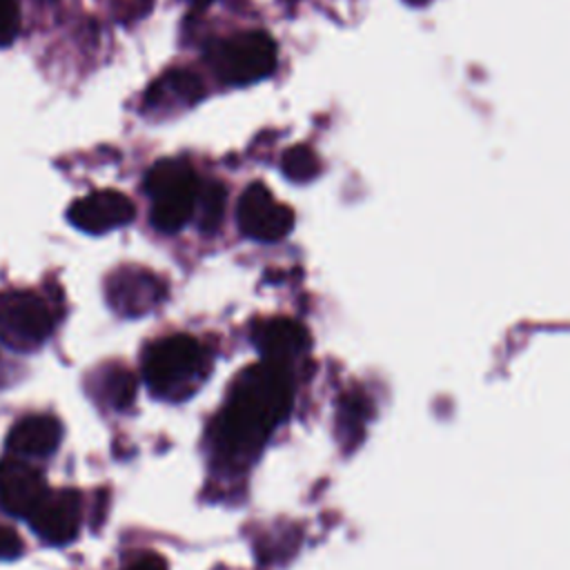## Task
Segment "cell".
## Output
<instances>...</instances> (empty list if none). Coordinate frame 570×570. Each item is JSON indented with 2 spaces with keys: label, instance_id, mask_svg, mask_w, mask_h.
I'll list each match as a JSON object with an SVG mask.
<instances>
[{
  "label": "cell",
  "instance_id": "cell-17",
  "mask_svg": "<svg viewBox=\"0 0 570 570\" xmlns=\"http://www.w3.org/2000/svg\"><path fill=\"white\" fill-rule=\"evenodd\" d=\"M20 29L18 0H0V47L9 45Z\"/></svg>",
  "mask_w": 570,
  "mask_h": 570
},
{
  "label": "cell",
  "instance_id": "cell-14",
  "mask_svg": "<svg viewBox=\"0 0 570 570\" xmlns=\"http://www.w3.org/2000/svg\"><path fill=\"white\" fill-rule=\"evenodd\" d=\"M94 394L116 410L131 405L136 396V379L127 367L107 365L94 376Z\"/></svg>",
  "mask_w": 570,
  "mask_h": 570
},
{
  "label": "cell",
  "instance_id": "cell-20",
  "mask_svg": "<svg viewBox=\"0 0 570 570\" xmlns=\"http://www.w3.org/2000/svg\"><path fill=\"white\" fill-rule=\"evenodd\" d=\"M191 4H196V7H205V4H209L212 0H189Z\"/></svg>",
  "mask_w": 570,
  "mask_h": 570
},
{
  "label": "cell",
  "instance_id": "cell-7",
  "mask_svg": "<svg viewBox=\"0 0 570 570\" xmlns=\"http://www.w3.org/2000/svg\"><path fill=\"white\" fill-rule=\"evenodd\" d=\"M107 301L122 316L149 314L165 294L163 281L138 265H122L107 276Z\"/></svg>",
  "mask_w": 570,
  "mask_h": 570
},
{
  "label": "cell",
  "instance_id": "cell-5",
  "mask_svg": "<svg viewBox=\"0 0 570 570\" xmlns=\"http://www.w3.org/2000/svg\"><path fill=\"white\" fill-rule=\"evenodd\" d=\"M53 316L42 296L27 289L0 292V341L18 352H31L51 334Z\"/></svg>",
  "mask_w": 570,
  "mask_h": 570
},
{
  "label": "cell",
  "instance_id": "cell-9",
  "mask_svg": "<svg viewBox=\"0 0 570 570\" xmlns=\"http://www.w3.org/2000/svg\"><path fill=\"white\" fill-rule=\"evenodd\" d=\"M67 216L71 225L82 232L105 234L127 225L134 218V203L120 191L102 189L78 198L69 207Z\"/></svg>",
  "mask_w": 570,
  "mask_h": 570
},
{
  "label": "cell",
  "instance_id": "cell-6",
  "mask_svg": "<svg viewBox=\"0 0 570 570\" xmlns=\"http://www.w3.org/2000/svg\"><path fill=\"white\" fill-rule=\"evenodd\" d=\"M236 216L243 234L263 243L281 240L294 225L292 209L278 203L263 183H252L243 191Z\"/></svg>",
  "mask_w": 570,
  "mask_h": 570
},
{
  "label": "cell",
  "instance_id": "cell-2",
  "mask_svg": "<svg viewBox=\"0 0 570 570\" xmlns=\"http://www.w3.org/2000/svg\"><path fill=\"white\" fill-rule=\"evenodd\" d=\"M209 367L203 345L187 334L154 341L142 356V376L149 390L163 399L189 396Z\"/></svg>",
  "mask_w": 570,
  "mask_h": 570
},
{
  "label": "cell",
  "instance_id": "cell-1",
  "mask_svg": "<svg viewBox=\"0 0 570 570\" xmlns=\"http://www.w3.org/2000/svg\"><path fill=\"white\" fill-rule=\"evenodd\" d=\"M289 405L285 363L263 361L234 383L229 403L216 423V445L232 459L252 454Z\"/></svg>",
  "mask_w": 570,
  "mask_h": 570
},
{
  "label": "cell",
  "instance_id": "cell-16",
  "mask_svg": "<svg viewBox=\"0 0 570 570\" xmlns=\"http://www.w3.org/2000/svg\"><path fill=\"white\" fill-rule=\"evenodd\" d=\"M281 167L289 180L307 183L309 178H314L318 174L321 163H318V156L314 154V149H309L305 145H294L283 154Z\"/></svg>",
  "mask_w": 570,
  "mask_h": 570
},
{
  "label": "cell",
  "instance_id": "cell-15",
  "mask_svg": "<svg viewBox=\"0 0 570 570\" xmlns=\"http://www.w3.org/2000/svg\"><path fill=\"white\" fill-rule=\"evenodd\" d=\"M225 212V189L220 183H207L205 187H198L194 216L203 232H214L223 218Z\"/></svg>",
  "mask_w": 570,
  "mask_h": 570
},
{
  "label": "cell",
  "instance_id": "cell-8",
  "mask_svg": "<svg viewBox=\"0 0 570 570\" xmlns=\"http://www.w3.org/2000/svg\"><path fill=\"white\" fill-rule=\"evenodd\" d=\"M27 519L47 543H67L78 534L80 528V494L73 490L47 492Z\"/></svg>",
  "mask_w": 570,
  "mask_h": 570
},
{
  "label": "cell",
  "instance_id": "cell-19",
  "mask_svg": "<svg viewBox=\"0 0 570 570\" xmlns=\"http://www.w3.org/2000/svg\"><path fill=\"white\" fill-rule=\"evenodd\" d=\"M127 570H167V563L158 554H142Z\"/></svg>",
  "mask_w": 570,
  "mask_h": 570
},
{
  "label": "cell",
  "instance_id": "cell-3",
  "mask_svg": "<svg viewBox=\"0 0 570 570\" xmlns=\"http://www.w3.org/2000/svg\"><path fill=\"white\" fill-rule=\"evenodd\" d=\"M145 191L151 198V223L160 232H178L194 216L198 180L183 158L158 160L145 176Z\"/></svg>",
  "mask_w": 570,
  "mask_h": 570
},
{
  "label": "cell",
  "instance_id": "cell-11",
  "mask_svg": "<svg viewBox=\"0 0 570 570\" xmlns=\"http://www.w3.org/2000/svg\"><path fill=\"white\" fill-rule=\"evenodd\" d=\"M203 96L200 78L189 69H171L156 78L145 91L142 105L147 111H174L194 105Z\"/></svg>",
  "mask_w": 570,
  "mask_h": 570
},
{
  "label": "cell",
  "instance_id": "cell-4",
  "mask_svg": "<svg viewBox=\"0 0 570 570\" xmlns=\"http://www.w3.org/2000/svg\"><path fill=\"white\" fill-rule=\"evenodd\" d=\"M209 65L227 85H249L276 67V45L263 31H243L218 40L209 49Z\"/></svg>",
  "mask_w": 570,
  "mask_h": 570
},
{
  "label": "cell",
  "instance_id": "cell-13",
  "mask_svg": "<svg viewBox=\"0 0 570 570\" xmlns=\"http://www.w3.org/2000/svg\"><path fill=\"white\" fill-rule=\"evenodd\" d=\"M254 341L267 361L285 363L287 356L296 354L307 343V334L289 318H269L256 325Z\"/></svg>",
  "mask_w": 570,
  "mask_h": 570
},
{
  "label": "cell",
  "instance_id": "cell-10",
  "mask_svg": "<svg viewBox=\"0 0 570 570\" xmlns=\"http://www.w3.org/2000/svg\"><path fill=\"white\" fill-rule=\"evenodd\" d=\"M45 494L47 488L38 468L20 456H11L0 463V501L11 514L29 517Z\"/></svg>",
  "mask_w": 570,
  "mask_h": 570
},
{
  "label": "cell",
  "instance_id": "cell-21",
  "mask_svg": "<svg viewBox=\"0 0 570 570\" xmlns=\"http://www.w3.org/2000/svg\"><path fill=\"white\" fill-rule=\"evenodd\" d=\"M407 2H410V4H425L428 0H407Z\"/></svg>",
  "mask_w": 570,
  "mask_h": 570
},
{
  "label": "cell",
  "instance_id": "cell-12",
  "mask_svg": "<svg viewBox=\"0 0 570 570\" xmlns=\"http://www.w3.org/2000/svg\"><path fill=\"white\" fill-rule=\"evenodd\" d=\"M62 428L58 419L47 414H31L11 428L7 445L16 456H49L56 452Z\"/></svg>",
  "mask_w": 570,
  "mask_h": 570
},
{
  "label": "cell",
  "instance_id": "cell-18",
  "mask_svg": "<svg viewBox=\"0 0 570 570\" xmlns=\"http://www.w3.org/2000/svg\"><path fill=\"white\" fill-rule=\"evenodd\" d=\"M22 550V541L20 537L7 528V525H0V559H11V557H18Z\"/></svg>",
  "mask_w": 570,
  "mask_h": 570
}]
</instances>
